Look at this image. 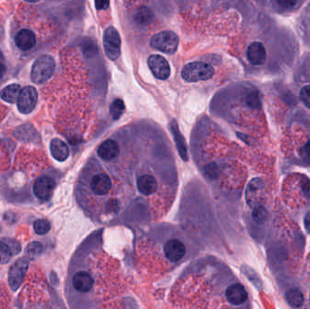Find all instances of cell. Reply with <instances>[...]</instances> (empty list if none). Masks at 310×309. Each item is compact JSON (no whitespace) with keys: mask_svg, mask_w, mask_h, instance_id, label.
<instances>
[{"mask_svg":"<svg viewBox=\"0 0 310 309\" xmlns=\"http://www.w3.org/2000/svg\"><path fill=\"white\" fill-rule=\"evenodd\" d=\"M154 18L153 12L151 11V9L147 8V7H141L138 9L137 12L134 16L135 21L137 22L139 25L141 26H147L149 24H151L152 20Z\"/></svg>","mask_w":310,"mask_h":309,"instance_id":"obj_22","label":"cell"},{"mask_svg":"<svg viewBox=\"0 0 310 309\" xmlns=\"http://www.w3.org/2000/svg\"><path fill=\"white\" fill-rule=\"evenodd\" d=\"M103 47L109 59L115 60L118 58L121 52V38L114 27L110 26L104 32Z\"/></svg>","mask_w":310,"mask_h":309,"instance_id":"obj_7","label":"cell"},{"mask_svg":"<svg viewBox=\"0 0 310 309\" xmlns=\"http://www.w3.org/2000/svg\"><path fill=\"white\" fill-rule=\"evenodd\" d=\"M28 259L26 258L17 259L14 263L13 266L10 267L9 272V284L10 288L16 291L17 290L25 278L26 271L28 269Z\"/></svg>","mask_w":310,"mask_h":309,"instance_id":"obj_8","label":"cell"},{"mask_svg":"<svg viewBox=\"0 0 310 309\" xmlns=\"http://www.w3.org/2000/svg\"><path fill=\"white\" fill-rule=\"evenodd\" d=\"M110 5L109 1H96L95 2V8L98 10H102V9H106Z\"/></svg>","mask_w":310,"mask_h":309,"instance_id":"obj_34","label":"cell"},{"mask_svg":"<svg viewBox=\"0 0 310 309\" xmlns=\"http://www.w3.org/2000/svg\"><path fill=\"white\" fill-rule=\"evenodd\" d=\"M38 102V93L34 86H25L22 88L17 100V109L22 114H30L34 112Z\"/></svg>","mask_w":310,"mask_h":309,"instance_id":"obj_4","label":"cell"},{"mask_svg":"<svg viewBox=\"0 0 310 309\" xmlns=\"http://www.w3.org/2000/svg\"><path fill=\"white\" fill-rule=\"evenodd\" d=\"M247 56L252 65H261L267 59V51L263 44L260 42H253L248 48Z\"/></svg>","mask_w":310,"mask_h":309,"instance_id":"obj_14","label":"cell"},{"mask_svg":"<svg viewBox=\"0 0 310 309\" xmlns=\"http://www.w3.org/2000/svg\"><path fill=\"white\" fill-rule=\"evenodd\" d=\"M125 103L123 102V100L121 99H115L112 104H111V114H112L113 119H118L124 112H125Z\"/></svg>","mask_w":310,"mask_h":309,"instance_id":"obj_25","label":"cell"},{"mask_svg":"<svg viewBox=\"0 0 310 309\" xmlns=\"http://www.w3.org/2000/svg\"><path fill=\"white\" fill-rule=\"evenodd\" d=\"M205 172L211 179H214L218 176V167L214 163H211L207 165V167L205 168Z\"/></svg>","mask_w":310,"mask_h":309,"instance_id":"obj_32","label":"cell"},{"mask_svg":"<svg viewBox=\"0 0 310 309\" xmlns=\"http://www.w3.org/2000/svg\"><path fill=\"white\" fill-rule=\"evenodd\" d=\"M111 177L106 173H97L91 178L90 189L96 196H105L112 190Z\"/></svg>","mask_w":310,"mask_h":309,"instance_id":"obj_10","label":"cell"},{"mask_svg":"<svg viewBox=\"0 0 310 309\" xmlns=\"http://www.w3.org/2000/svg\"><path fill=\"white\" fill-rule=\"evenodd\" d=\"M297 5V2H294V1H276L274 3V6H276V8L281 9V11H285V10H289L290 8H294V6Z\"/></svg>","mask_w":310,"mask_h":309,"instance_id":"obj_31","label":"cell"},{"mask_svg":"<svg viewBox=\"0 0 310 309\" xmlns=\"http://www.w3.org/2000/svg\"><path fill=\"white\" fill-rule=\"evenodd\" d=\"M148 65L155 78L160 80H165L170 76L171 68L168 62L164 56L151 55L148 58Z\"/></svg>","mask_w":310,"mask_h":309,"instance_id":"obj_11","label":"cell"},{"mask_svg":"<svg viewBox=\"0 0 310 309\" xmlns=\"http://www.w3.org/2000/svg\"><path fill=\"white\" fill-rule=\"evenodd\" d=\"M304 225H305L306 231L310 232V211L306 213L305 219H304Z\"/></svg>","mask_w":310,"mask_h":309,"instance_id":"obj_35","label":"cell"},{"mask_svg":"<svg viewBox=\"0 0 310 309\" xmlns=\"http://www.w3.org/2000/svg\"><path fill=\"white\" fill-rule=\"evenodd\" d=\"M305 151H306V154L310 156V140L306 143V146H305Z\"/></svg>","mask_w":310,"mask_h":309,"instance_id":"obj_37","label":"cell"},{"mask_svg":"<svg viewBox=\"0 0 310 309\" xmlns=\"http://www.w3.org/2000/svg\"><path fill=\"white\" fill-rule=\"evenodd\" d=\"M56 187V181L55 179L50 175L44 174L37 177L36 180H34L33 190L35 197L41 202H48L53 196Z\"/></svg>","mask_w":310,"mask_h":309,"instance_id":"obj_5","label":"cell"},{"mask_svg":"<svg viewBox=\"0 0 310 309\" xmlns=\"http://www.w3.org/2000/svg\"><path fill=\"white\" fill-rule=\"evenodd\" d=\"M299 96L306 107L310 108V86H304L300 91Z\"/></svg>","mask_w":310,"mask_h":309,"instance_id":"obj_29","label":"cell"},{"mask_svg":"<svg viewBox=\"0 0 310 309\" xmlns=\"http://www.w3.org/2000/svg\"><path fill=\"white\" fill-rule=\"evenodd\" d=\"M158 187L154 176L151 174H143L137 179V188L139 191L143 195H151L154 194Z\"/></svg>","mask_w":310,"mask_h":309,"instance_id":"obj_18","label":"cell"},{"mask_svg":"<svg viewBox=\"0 0 310 309\" xmlns=\"http://www.w3.org/2000/svg\"><path fill=\"white\" fill-rule=\"evenodd\" d=\"M13 256L11 249L6 241H0V265L8 264Z\"/></svg>","mask_w":310,"mask_h":309,"instance_id":"obj_23","label":"cell"},{"mask_svg":"<svg viewBox=\"0 0 310 309\" xmlns=\"http://www.w3.org/2000/svg\"><path fill=\"white\" fill-rule=\"evenodd\" d=\"M247 103H248L249 106L251 108H255V109H258L261 106L260 97H259V94L258 92H251L249 94L248 97H247Z\"/></svg>","mask_w":310,"mask_h":309,"instance_id":"obj_27","label":"cell"},{"mask_svg":"<svg viewBox=\"0 0 310 309\" xmlns=\"http://www.w3.org/2000/svg\"><path fill=\"white\" fill-rule=\"evenodd\" d=\"M15 44L21 51H30L36 45V36L33 31L27 28H22L17 32L15 37Z\"/></svg>","mask_w":310,"mask_h":309,"instance_id":"obj_12","label":"cell"},{"mask_svg":"<svg viewBox=\"0 0 310 309\" xmlns=\"http://www.w3.org/2000/svg\"><path fill=\"white\" fill-rule=\"evenodd\" d=\"M265 187V182L260 178L252 179L247 186L245 192L246 202L252 209L261 206V203L264 200Z\"/></svg>","mask_w":310,"mask_h":309,"instance_id":"obj_6","label":"cell"},{"mask_svg":"<svg viewBox=\"0 0 310 309\" xmlns=\"http://www.w3.org/2000/svg\"><path fill=\"white\" fill-rule=\"evenodd\" d=\"M5 241L7 242V244L9 245V249H11L13 255H17L20 252L21 247L17 241H14V240H5Z\"/></svg>","mask_w":310,"mask_h":309,"instance_id":"obj_33","label":"cell"},{"mask_svg":"<svg viewBox=\"0 0 310 309\" xmlns=\"http://www.w3.org/2000/svg\"><path fill=\"white\" fill-rule=\"evenodd\" d=\"M179 46V37L172 31H162L151 39V47L165 54H173Z\"/></svg>","mask_w":310,"mask_h":309,"instance_id":"obj_3","label":"cell"},{"mask_svg":"<svg viewBox=\"0 0 310 309\" xmlns=\"http://www.w3.org/2000/svg\"><path fill=\"white\" fill-rule=\"evenodd\" d=\"M286 299L288 301L289 305H291L292 307H295V308L301 307L304 304V301H305L303 293L297 288H291V289H289V291H287Z\"/></svg>","mask_w":310,"mask_h":309,"instance_id":"obj_21","label":"cell"},{"mask_svg":"<svg viewBox=\"0 0 310 309\" xmlns=\"http://www.w3.org/2000/svg\"><path fill=\"white\" fill-rule=\"evenodd\" d=\"M94 285V279L90 273L86 271H79L73 278V286L78 292H89Z\"/></svg>","mask_w":310,"mask_h":309,"instance_id":"obj_15","label":"cell"},{"mask_svg":"<svg viewBox=\"0 0 310 309\" xmlns=\"http://www.w3.org/2000/svg\"><path fill=\"white\" fill-rule=\"evenodd\" d=\"M5 71H6V67H5V65L0 63V78L3 76V74L5 73Z\"/></svg>","mask_w":310,"mask_h":309,"instance_id":"obj_36","label":"cell"},{"mask_svg":"<svg viewBox=\"0 0 310 309\" xmlns=\"http://www.w3.org/2000/svg\"><path fill=\"white\" fill-rule=\"evenodd\" d=\"M21 90V86L18 84H11L0 91V98L7 103H17Z\"/></svg>","mask_w":310,"mask_h":309,"instance_id":"obj_20","label":"cell"},{"mask_svg":"<svg viewBox=\"0 0 310 309\" xmlns=\"http://www.w3.org/2000/svg\"><path fill=\"white\" fill-rule=\"evenodd\" d=\"M50 228H51V224L47 219H38L34 221V232L38 235L47 234L50 230Z\"/></svg>","mask_w":310,"mask_h":309,"instance_id":"obj_24","label":"cell"},{"mask_svg":"<svg viewBox=\"0 0 310 309\" xmlns=\"http://www.w3.org/2000/svg\"><path fill=\"white\" fill-rule=\"evenodd\" d=\"M245 275H247V277L257 286V288H261V287H262L261 280L258 278V276L255 273V271L250 269L249 267H245Z\"/></svg>","mask_w":310,"mask_h":309,"instance_id":"obj_28","label":"cell"},{"mask_svg":"<svg viewBox=\"0 0 310 309\" xmlns=\"http://www.w3.org/2000/svg\"><path fill=\"white\" fill-rule=\"evenodd\" d=\"M309 299H310V296H309Z\"/></svg>","mask_w":310,"mask_h":309,"instance_id":"obj_38","label":"cell"},{"mask_svg":"<svg viewBox=\"0 0 310 309\" xmlns=\"http://www.w3.org/2000/svg\"><path fill=\"white\" fill-rule=\"evenodd\" d=\"M213 74V67L204 62L189 63L181 71V76L187 82L205 81L212 78Z\"/></svg>","mask_w":310,"mask_h":309,"instance_id":"obj_2","label":"cell"},{"mask_svg":"<svg viewBox=\"0 0 310 309\" xmlns=\"http://www.w3.org/2000/svg\"><path fill=\"white\" fill-rule=\"evenodd\" d=\"M56 70V61L53 56L42 55L39 56L31 68L30 78L34 84L41 85L50 79Z\"/></svg>","mask_w":310,"mask_h":309,"instance_id":"obj_1","label":"cell"},{"mask_svg":"<svg viewBox=\"0 0 310 309\" xmlns=\"http://www.w3.org/2000/svg\"><path fill=\"white\" fill-rule=\"evenodd\" d=\"M186 246L179 239H170L164 246V257L168 261L177 263L181 261L186 255Z\"/></svg>","mask_w":310,"mask_h":309,"instance_id":"obj_9","label":"cell"},{"mask_svg":"<svg viewBox=\"0 0 310 309\" xmlns=\"http://www.w3.org/2000/svg\"><path fill=\"white\" fill-rule=\"evenodd\" d=\"M171 130H172L173 139H174V142L176 143V147L179 153L181 155L182 160L187 162L189 159V156H188V150H187V146H186L185 140H184V138L180 132L176 121H172V124H171Z\"/></svg>","mask_w":310,"mask_h":309,"instance_id":"obj_19","label":"cell"},{"mask_svg":"<svg viewBox=\"0 0 310 309\" xmlns=\"http://www.w3.org/2000/svg\"><path fill=\"white\" fill-rule=\"evenodd\" d=\"M119 152L120 149L118 143L112 139H108L106 141H104L97 150V153L99 155L100 158H102L104 161H112L115 159L119 155Z\"/></svg>","mask_w":310,"mask_h":309,"instance_id":"obj_16","label":"cell"},{"mask_svg":"<svg viewBox=\"0 0 310 309\" xmlns=\"http://www.w3.org/2000/svg\"><path fill=\"white\" fill-rule=\"evenodd\" d=\"M50 152L52 156L58 162H65L70 154L66 143L58 138L53 139L50 142Z\"/></svg>","mask_w":310,"mask_h":309,"instance_id":"obj_17","label":"cell"},{"mask_svg":"<svg viewBox=\"0 0 310 309\" xmlns=\"http://www.w3.org/2000/svg\"><path fill=\"white\" fill-rule=\"evenodd\" d=\"M252 218L258 224H262L267 220V211L264 207L261 206L256 207L253 209L252 211Z\"/></svg>","mask_w":310,"mask_h":309,"instance_id":"obj_26","label":"cell"},{"mask_svg":"<svg viewBox=\"0 0 310 309\" xmlns=\"http://www.w3.org/2000/svg\"><path fill=\"white\" fill-rule=\"evenodd\" d=\"M41 251H42V246L39 244L38 242H33L27 247V252L32 258H34L33 257H36L41 253Z\"/></svg>","mask_w":310,"mask_h":309,"instance_id":"obj_30","label":"cell"},{"mask_svg":"<svg viewBox=\"0 0 310 309\" xmlns=\"http://www.w3.org/2000/svg\"><path fill=\"white\" fill-rule=\"evenodd\" d=\"M225 296L227 300L233 305H241L248 299V292L243 285L240 283L231 284L226 289Z\"/></svg>","mask_w":310,"mask_h":309,"instance_id":"obj_13","label":"cell"}]
</instances>
